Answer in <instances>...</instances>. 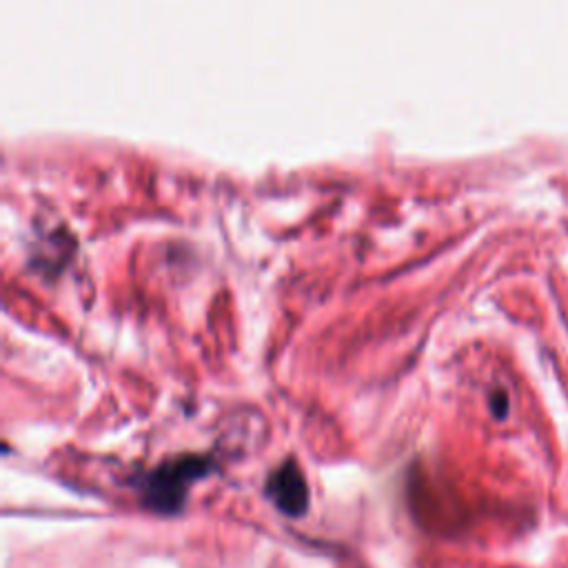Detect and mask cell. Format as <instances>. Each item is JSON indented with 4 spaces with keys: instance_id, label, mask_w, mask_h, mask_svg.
Listing matches in <instances>:
<instances>
[{
    "instance_id": "1",
    "label": "cell",
    "mask_w": 568,
    "mask_h": 568,
    "mask_svg": "<svg viewBox=\"0 0 568 568\" xmlns=\"http://www.w3.org/2000/svg\"><path fill=\"white\" fill-rule=\"evenodd\" d=\"M209 464L196 458H182L171 466H162L145 480V502L156 511H176L185 500L189 484L207 473Z\"/></svg>"
},
{
    "instance_id": "2",
    "label": "cell",
    "mask_w": 568,
    "mask_h": 568,
    "mask_svg": "<svg viewBox=\"0 0 568 568\" xmlns=\"http://www.w3.org/2000/svg\"><path fill=\"white\" fill-rule=\"evenodd\" d=\"M267 495L282 513L291 517H298L307 511L309 489L307 482H304L302 471L293 462L282 464L280 469L271 473L267 482Z\"/></svg>"
}]
</instances>
